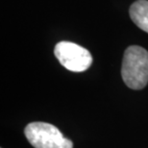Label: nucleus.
Returning a JSON list of instances; mask_svg holds the SVG:
<instances>
[{
    "instance_id": "obj_1",
    "label": "nucleus",
    "mask_w": 148,
    "mask_h": 148,
    "mask_svg": "<svg viewBox=\"0 0 148 148\" xmlns=\"http://www.w3.org/2000/svg\"><path fill=\"white\" fill-rule=\"evenodd\" d=\"M121 76L132 90H143L148 83V51L143 47L131 45L125 50Z\"/></svg>"
},
{
    "instance_id": "obj_2",
    "label": "nucleus",
    "mask_w": 148,
    "mask_h": 148,
    "mask_svg": "<svg viewBox=\"0 0 148 148\" xmlns=\"http://www.w3.org/2000/svg\"><path fill=\"white\" fill-rule=\"evenodd\" d=\"M25 137L34 148H73L57 127L46 122H32L25 127Z\"/></svg>"
},
{
    "instance_id": "obj_4",
    "label": "nucleus",
    "mask_w": 148,
    "mask_h": 148,
    "mask_svg": "<svg viewBox=\"0 0 148 148\" xmlns=\"http://www.w3.org/2000/svg\"><path fill=\"white\" fill-rule=\"evenodd\" d=\"M129 14L133 22L148 34V0H137L133 3Z\"/></svg>"
},
{
    "instance_id": "obj_3",
    "label": "nucleus",
    "mask_w": 148,
    "mask_h": 148,
    "mask_svg": "<svg viewBox=\"0 0 148 148\" xmlns=\"http://www.w3.org/2000/svg\"><path fill=\"white\" fill-rule=\"evenodd\" d=\"M54 54L62 66L73 72L86 71L92 64L90 51L70 41L58 42L55 46Z\"/></svg>"
}]
</instances>
